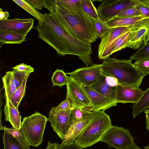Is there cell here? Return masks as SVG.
<instances>
[{
    "label": "cell",
    "instance_id": "bcb514c9",
    "mask_svg": "<svg viewBox=\"0 0 149 149\" xmlns=\"http://www.w3.org/2000/svg\"><path fill=\"white\" fill-rule=\"evenodd\" d=\"M120 149H141L134 142L130 146L123 148Z\"/></svg>",
    "mask_w": 149,
    "mask_h": 149
},
{
    "label": "cell",
    "instance_id": "e0dca14e",
    "mask_svg": "<svg viewBox=\"0 0 149 149\" xmlns=\"http://www.w3.org/2000/svg\"><path fill=\"white\" fill-rule=\"evenodd\" d=\"M5 100L6 104L3 110L5 120L9 122L13 128L20 130L22 117L18 110L15 107L10 100L7 97H5Z\"/></svg>",
    "mask_w": 149,
    "mask_h": 149
},
{
    "label": "cell",
    "instance_id": "603a6c76",
    "mask_svg": "<svg viewBox=\"0 0 149 149\" xmlns=\"http://www.w3.org/2000/svg\"><path fill=\"white\" fill-rule=\"evenodd\" d=\"M3 88L5 91V96L10 100L17 89L12 77V71H8L2 77Z\"/></svg>",
    "mask_w": 149,
    "mask_h": 149
},
{
    "label": "cell",
    "instance_id": "8fae6325",
    "mask_svg": "<svg viewBox=\"0 0 149 149\" xmlns=\"http://www.w3.org/2000/svg\"><path fill=\"white\" fill-rule=\"evenodd\" d=\"M149 40V18H148L134 24L126 47L139 49L142 45L148 43Z\"/></svg>",
    "mask_w": 149,
    "mask_h": 149
},
{
    "label": "cell",
    "instance_id": "d4e9b609",
    "mask_svg": "<svg viewBox=\"0 0 149 149\" xmlns=\"http://www.w3.org/2000/svg\"><path fill=\"white\" fill-rule=\"evenodd\" d=\"M19 6L26 10L41 22L43 19L44 15L37 10L31 4L24 0H13Z\"/></svg>",
    "mask_w": 149,
    "mask_h": 149
},
{
    "label": "cell",
    "instance_id": "f546056e",
    "mask_svg": "<svg viewBox=\"0 0 149 149\" xmlns=\"http://www.w3.org/2000/svg\"><path fill=\"white\" fill-rule=\"evenodd\" d=\"M71 124H73L78 120L90 117L92 111L86 110L79 108L71 107Z\"/></svg>",
    "mask_w": 149,
    "mask_h": 149
},
{
    "label": "cell",
    "instance_id": "cb8c5ba5",
    "mask_svg": "<svg viewBox=\"0 0 149 149\" xmlns=\"http://www.w3.org/2000/svg\"><path fill=\"white\" fill-rule=\"evenodd\" d=\"M2 139L4 149H24L17 139L6 130H4Z\"/></svg>",
    "mask_w": 149,
    "mask_h": 149
},
{
    "label": "cell",
    "instance_id": "1f68e13d",
    "mask_svg": "<svg viewBox=\"0 0 149 149\" xmlns=\"http://www.w3.org/2000/svg\"><path fill=\"white\" fill-rule=\"evenodd\" d=\"M149 58V42L142 45L137 51L129 57V60H136Z\"/></svg>",
    "mask_w": 149,
    "mask_h": 149
},
{
    "label": "cell",
    "instance_id": "74e56055",
    "mask_svg": "<svg viewBox=\"0 0 149 149\" xmlns=\"http://www.w3.org/2000/svg\"><path fill=\"white\" fill-rule=\"evenodd\" d=\"M13 69L19 71L30 72H34V69L30 65H27L24 63H21L12 68Z\"/></svg>",
    "mask_w": 149,
    "mask_h": 149
},
{
    "label": "cell",
    "instance_id": "b9f144b4",
    "mask_svg": "<svg viewBox=\"0 0 149 149\" xmlns=\"http://www.w3.org/2000/svg\"><path fill=\"white\" fill-rule=\"evenodd\" d=\"M36 8L39 10H42L43 6V0H26Z\"/></svg>",
    "mask_w": 149,
    "mask_h": 149
},
{
    "label": "cell",
    "instance_id": "484cf974",
    "mask_svg": "<svg viewBox=\"0 0 149 149\" xmlns=\"http://www.w3.org/2000/svg\"><path fill=\"white\" fill-rule=\"evenodd\" d=\"M69 78V76H67L62 69H56L51 77L53 86H58L61 87L65 85H66Z\"/></svg>",
    "mask_w": 149,
    "mask_h": 149
},
{
    "label": "cell",
    "instance_id": "5bb4252c",
    "mask_svg": "<svg viewBox=\"0 0 149 149\" xmlns=\"http://www.w3.org/2000/svg\"><path fill=\"white\" fill-rule=\"evenodd\" d=\"M144 93L141 88L119 85L116 87V100L118 103L134 104L139 101Z\"/></svg>",
    "mask_w": 149,
    "mask_h": 149
},
{
    "label": "cell",
    "instance_id": "836d02e7",
    "mask_svg": "<svg viewBox=\"0 0 149 149\" xmlns=\"http://www.w3.org/2000/svg\"><path fill=\"white\" fill-rule=\"evenodd\" d=\"M31 73L30 72L13 69L12 71L13 80L17 89L22 84L26 78L29 76Z\"/></svg>",
    "mask_w": 149,
    "mask_h": 149
},
{
    "label": "cell",
    "instance_id": "ac0fdd59",
    "mask_svg": "<svg viewBox=\"0 0 149 149\" xmlns=\"http://www.w3.org/2000/svg\"><path fill=\"white\" fill-rule=\"evenodd\" d=\"M131 26L111 28L109 32L101 39L98 48V55L118 37L127 31Z\"/></svg>",
    "mask_w": 149,
    "mask_h": 149
},
{
    "label": "cell",
    "instance_id": "2e32d148",
    "mask_svg": "<svg viewBox=\"0 0 149 149\" xmlns=\"http://www.w3.org/2000/svg\"><path fill=\"white\" fill-rule=\"evenodd\" d=\"M90 117L91 116L81 119L75 123L71 124L61 143L70 144L73 143L89 123Z\"/></svg>",
    "mask_w": 149,
    "mask_h": 149
},
{
    "label": "cell",
    "instance_id": "ee69618b",
    "mask_svg": "<svg viewBox=\"0 0 149 149\" xmlns=\"http://www.w3.org/2000/svg\"><path fill=\"white\" fill-rule=\"evenodd\" d=\"M146 117V126L147 130L149 131V109L144 111Z\"/></svg>",
    "mask_w": 149,
    "mask_h": 149
},
{
    "label": "cell",
    "instance_id": "e575fe53",
    "mask_svg": "<svg viewBox=\"0 0 149 149\" xmlns=\"http://www.w3.org/2000/svg\"><path fill=\"white\" fill-rule=\"evenodd\" d=\"M140 16L142 15L137 10L135 6L130 7L123 10L116 16L120 18H129Z\"/></svg>",
    "mask_w": 149,
    "mask_h": 149
},
{
    "label": "cell",
    "instance_id": "7c38bea8",
    "mask_svg": "<svg viewBox=\"0 0 149 149\" xmlns=\"http://www.w3.org/2000/svg\"><path fill=\"white\" fill-rule=\"evenodd\" d=\"M34 19L32 18L0 20V31L13 32L26 36L33 26Z\"/></svg>",
    "mask_w": 149,
    "mask_h": 149
},
{
    "label": "cell",
    "instance_id": "6da1fadb",
    "mask_svg": "<svg viewBox=\"0 0 149 149\" xmlns=\"http://www.w3.org/2000/svg\"><path fill=\"white\" fill-rule=\"evenodd\" d=\"M35 29L39 38L53 47L60 56H77L86 66L93 65L91 43L80 41L70 36L49 13H45L42 21Z\"/></svg>",
    "mask_w": 149,
    "mask_h": 149
},
{
    "label": "cell",
    "instance_id": "d6a6232c",
    "mask_svg": "<svg viewBox=\"0 0 149 149\" xmlns=\"http://www.w3.org/2000/svg\"><path fill=\"white\" fill-rule=\"evenodd\" d=\"M133 64L144 76L149 75V58L136 60Z\"/></svg>",
    "mask_w": 149,
    "mask_h": 149
},
{
    "label": "cell",
    "instance_id": "4dcf8cb0",
    "mask_svg": "<svg viewBox=\"0 0 149 149\" xmlns=\"http://www.w3.org/2000/svg\"><path fill=\"white\" fill-rule=\"evenodd\" d=\"M94 24L96 34L98 38H102L110 31L109 28L106 22L100 18L97 20H94Z\"/></svg>",
    "mask_w": 149,
    "mask_h": 149
},
{
    "label": "cell",
    "instance_id": "d590c367",
    "mask_svg": "<svg viewBox=\"0 0 149 149\" xmlns=\"http://www.w3.org/2000/svg\"><path fill=\"white\" fill-rule=\"evenodd\" d=\"M135 7L142 16L149 18V0H141Z\"/></svg>",
    "mask_w": 149,
    "mask_h": 149
},
{
    "label": "cell",
    "instance_id": "f35d334b",
    "mask_svg": "<svg viewBox=\"0 0 149 149\" xmlns=\"http://www.w3.org/2000/svg\"><path fill=\"white\" fill-rule=\"evenodd\" d=\"M83 148L74 141L70 144H58L57 149H82Z\"/></svg>",
    "mask_w": 149,
    "mask_h": 149
},
{
    "label": "cell",
    "instance_id": "277c9868",
    "mask_svg": "<svg viewBox=\"0 0 149 149\" xmlns=\"http://www.w3.org/2000/svg\"><path fill=\"white\" fill-rule=\"evenodd\" d=\"M89 123L74 142L83 148L90 147L100 141L112 125L109 116L104 111H92Z\"/></svg>",
    "mask_w": 149,
    "mask_h": 149
},
{
    "label": "cell",
    "instance_id": "7402d4cb",
    "mask_svg": "<svg viewBox=\"0 0 149 149\" xmlns=\"http://www.w3.org/2000/svg\"><path fill=\"white\" fill-rule=\"evenodd\" d=\"M132 108L133 109L132 114L133 118L149 108V87L144 91L139 101L133 104Z\"/></svg>",
    "mask_w": 149,
    "mask_h": 149
},
{
    "label": "cell",
    "instance_id": "4316f807",
    "mask_svg": "<svg viewBox=\"0 0 149 149\" xmlns=\"http://www.w3.org/2000/svg\"><path fill=\"white\" fill-rule=\"evenodd\" d=\"M81 4L84 11L93 20L100 19L97 9L91 0H81Z\"/></svg>",
    "mask_w": 149,
    "mask_h": 149
},
{
    "label": "cell",
    "instance_id": "83f0119b",
    "mask_svg": "<svg viewBox=\"0 0 149 149\" xmlns=\"http://www.w3.org/2000/svg\"><path fill=\"white\" fill-rule=\"evenodd\" d=\"M28 77L26 78L22 84L16 90L10 100L12 103L17 110L19 105L25 95Z\"/></svg>",
    "mask_w": 149,
    "mask_h": 149
},
{
    "label": "cell",
    "instance_id": "8992f818",
    "mask_svg": "<svg viewBox=\"0 0 149 149\" xmlns=\"http://www.w3.org/2000/svg\"><path fill=\"white\" fill-rule=\"evenodd\" d=\"M66 98L71 107L80 108L90 111H93L91 101L81 85L71 76L67 85Z\"/></svg>",
    "mask_w": 149,
    "mask_h": 149
},
{
    "label": "cell",
    "instance_id": "9a60e30c",
    "mask_svg": "<svg viewBox=\"0 0 149 149\" xmlns=\"http://www.w3.org/2000/svg\"><path fill=\"white\" fill-rule=\"evenodd\" d=\"M135 24L132 25L127 31L118 37L100 54L98 55V58L104 60L113 53L126 48L131 35L132 31Z\"/></svg>",
    "mask_w": 149,
    "mask_h": 149
},
{
    "label": "cell",
    "instance_id": "d6986e66",
    "mask_svg": "<svg viewBox=\"0 0 149 149\" xmlns=\"http://www.w3.org/2000/svg\"><path fill=\"white\" fill-rule=\"evenodd\" d=\"M91 86L102 95L116 100V87L110 86L106 83L105 76L102 73L98 80Z\"/></svg>",
    "mask_w": 149,
    "mask_h": 149
},
{
    "label": "cell",
    "instance_id": "8d00e7d4",
    "mask_svg": "<svg viewBox=\"0 0 149 149\" xmlns=\"http://www.w3.org/2000/svg\"><path fill=\"white\" fill-rule=\"evenodd\" d=\"M54 107L56 111H62L70 110L71 106L69 100L66 98L64 101H63L57 107Z\"/></svg>",
    "mask_w": 149,
    "mask_h": 149
},
{
    "label": "cell",
    "instance_id": "f6af8a7d",
    "mask_svg": "<svg viewBox=\"0 0 149 149\" xmlns=\"http://www.w3.org/2000/svg\"><path fill=\"white\" fill-rule=\"evenodd\" d=\"M58 143H51L48 141L47 148L46 149H57Z\"/></svg>",
    "mask_w": 149,
    "mask_h": 149
},
{
    "label": "cell",
    "instance_id": "7bdbcfd3",
    "mask_svg": "<svg viewBox=\"0 0 149 149\" xmlns=\"http://www.w3.org/2000/svg\"><path fill=\"white\" fill-rule=\"evenodd\" d=\"M9 15L8 12L6 11H3L1 8L0 9V20L8 19Z\"/></svg>",
    "mask_w": 149,
    "mask_h": 149
},
{
    "label": "cell",
    "instance_id": "52a82bcc",
    "mask_svg": "<svg viewBox=\"0 0 149 149\" xmlns=\"http://www.w3.org/2000/svg\"><path fill=\"white\" fill-rule=\"evenodd\" d=\"M134 139L127 129L112 125L104 134L100 141L107 143L109 148L120 149L131 145L134 142Z\"/></svg>",
    "mask_w": 149,
    "mask_h": 149
},
{
    "label": "cell",
    "instance_id": "44dd1931",
    "mask_svg": "<svg viewBox=\"0 0 149 149\" xmlns=\"http://www.w3.org/2000/svg\"><path fill=\"white\" fill-rule=\"evenodd\" d=\"M26 36L12 32L0 31V48L4 44H20L25 41Z\"/></svg>",
    "mask_w": 149,
    "mask_h": 149
},
{
    "label": "cell",
    "instance_id": "60d3db41",
    "mask_svg": "<svg viewBox=\"0 0 149 149\" xmlns=\"http://www.w3.org/2000/svg\"><path fill=\"white\" fill-rule=\"evenodd\" d=\"M56 0H43V7L51 13L55 7Z\"/></svg>",
    "mask_w": 149,
    "mask_h": 149
},
{
    "label": "cell",
    "instance_id": "3957f363",
    "mask_svg": "<svg viewBox=\"0 0 149 149\" xmlns=\"http://www.w3.org/2000/svg\"><path fill=\"white\" fill-rule=\"evenodd\" d=\"M102 64V73L116 78L120 85L139 88L144 77L130 60L108 57Z\"/></svg>",
    "mask_w": 149,
    "mask_h": 149
},
{
    "label": "cell",
    "instance_id": "f1b7e54d",
    "mask_svg": "<svg viewBox=\"0 0 149 149\" xmlns=\"http://www.w3.org/2000/svg\"><path fill=\"white\" fill-rule=\"evenodd\" d=\"M2 130H6L13 136L23 147L24 149H31L30 145L27 142L21 130H18L13 128H8L5 126L3 127Z\"/></svg>",
    "mask_w": 149,
    "mask_h": 149
},
{
    "label": "cell",
    "instance_id": "4fadbf2b",
    "mask_svg": "<svg viewBox=\"0 0 149 149\" xmlns=\"http://www.w3.org/2000/svg\"><path fill=\"white\" fill-rule=\"evenodd\" d=\"M90 99L93 111H105L117 105V102L99 93L91 86L81 85Z\"/></svg>",
    "mask_w": 149,
    "mask_h": 149
},
{
    "label": "cell",
    "instance_id": "30bf717a",
    "mask_svg": "<svg viewBox=\"0 0 149 149\" xmlns=\"http://www.w3.org/2000/svg\"><path fill=\"white\" fill-rule=\"evenodd\" d=\"M102 64H95L66 73L81 85L90 86L96 83L102 74Z\"/></svg>",
    "mask_w": 149,
    "mask_h": 149
},
{
    "label": "cell",
    "instance_id": "ba28073f",
    "mask_svg": "<svg viewBox=\"0 0 149 149\" xmlns=\"http://www.w3.org/2000/svg\"><path fill=\"white\" fill-rule=\"evenodd\" d=\"M98 7L99 17L105 22L116 15L123 10L139 4L141 0H104Z\"/></svg>",
    "mask_w": 149,
    "mask_h": 149
},
{
    "label": "cell",
    "instance_id": "7dc6e473",
    "mask_svg": "<svg viewBox=\"0 0 149 149\" xmlns=\"http://www.w3.org/2000/svg\"><path fill=\"white\" fill-rule=\"evenodd\" d=\"M146 149H149V144L147 146L144 147Z\"/></svg>",
    "mask_w": 149,
    "mask_h": 149
},
{
    "label": "cell",
    "instance_id": "9c48e42d",
    "mask_svg": "<svg viewBox=\"0 0 149 149\" xmlns=\"http://www.w3.org/2000/svg\"><path fill=\"white\" fill-rule=\"evenodd\" d=\"M47 119L53 131L63 140L71 124V109L58 111L53 107L49 112Z\"/></svg>",
    "mask_w": 149,
    "mask_h": 149
},
{
    "label": "cell",
    "instance_id": "5b68a950",
    "mask_svg": "<svg viewBox=\"0 0 149 149\" xmlns=\"http://www.w3.org/2000/svg\"><path fill=\"white\" fill-rule=\"evenodd\" d=\"M47 121L46 116L38 112L23 119L20 130L30 146L37 147L42 143Z\"/></svg>",
    "mask_w": 149,
    "mask_h": 149
},
{
    "label": "cell",
    "instance_id": "ab89813d",
    "mask_svg": "<svg viewBox=\"0 0 149 149\" xmlns=\"http://www.w3.org/2000/svg\"><path fill=\"white\" fill-rule=\"evenodd\" d=\"M103 74L105 76L106 83L109 86L115 87L120 85L117 80L115 78Z\"/></svg>",
    "mask_w": 149,
    "mask_h": 149
},
{
    "label": "cell",
    "instance_id": "7a4b0ae2",
    "mask_svg": "<svg viewBox=\"0 0 149 149\" xmlns=\"http://www.w3.org/2000/svg\"><path fill=\"white\" fill-rule=\"evenodd\" d=\"M49 13L72 38L90 43L96 41L98 38L94 20L84 11L81 0L73 6L56 0L54 7Z\"/></svg>",
    "mask_w": 149,
    "mask_h": 149
},
{
    "label": "cell",
    "instance_id": "ffe728a7",
    "mask_svg": "<svg viewBox=\"0 0 149 149\" xmlns=\"http://www.w3.org/2000/svg\"><path fill=\"white\" fill-rule=\"evenodd\" d=\"M146 18H148L142 16L129 18H120L115 16L106 22L109 28H112L130 26Z\"/></svg>",
    "mask_w": 149,
    "mask_h": 149
}]
</instances>
